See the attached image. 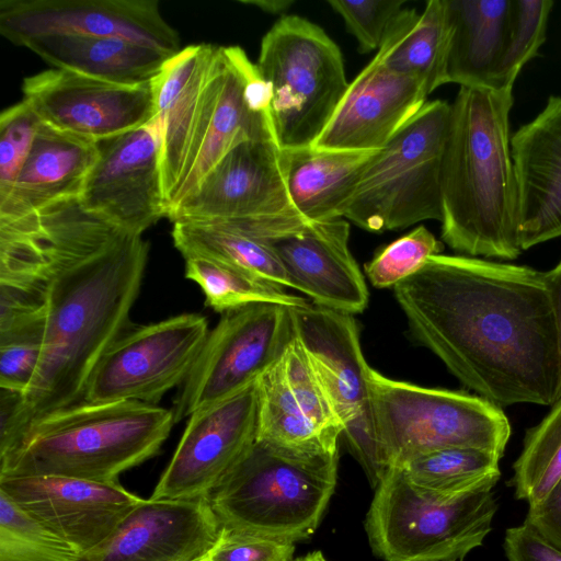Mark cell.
<instances>
[{
	"instance_id": "6da1fadb",
	"label": "cell",
	"mask_w": 561,
	"mask_h": 561,
	"mask_svg": "<svg viewBox=\"0 0 561 561\" xmlns=\"http://www.w3.org/2000/svg\"><path fill=\"white\" fill-rule=\"evenodd\" d=\"M412 335L468 389L495 405L561 397L554 313L545 272L437 254L394 286Z\"/></svg>"
},
{
	"instance_id": "7a4b0ae2",
	"label": "cell",
	"mask_w": 561,
	"mask_h": 561,
	"mask_svg": "<svg viewBox=\"0 0 561 561\" xmlns=\"http://www.w3.org/2000/svg\"><path fill=\"white\" fill-rule=\"evenodd\" d=\"M45 256L43 357L23 396L1 391L0 458L39 419L82 401L88 380L112 343L130 328L149 244L87 209L80 196L39 211Z\"/></svg>"
},
{
	"instance_id": "3957f363",
	"label": "cell",
	"mask_w": 561,
	"mask_h": 561,
	"mask_svg": "<svg viewBox=\"0 0 561 561\" xmlns=\"http://www.w3.org/2000/svg\"><path fill=\"white\" fill-rule=\"evenodd\" d=\"M513 88L460 87L450 104L442 172V239L469 256L522 253L511 149Z\"/></svg>"
},
{
	"instance_id": "277c9868",
	"label": "cell",
	"mask_w": 561,
	"mask_h": 561,
	"mask_svg": "<svg viewBox=\"0 0 561 561\" xmlns=\"http://www.w3.org/2000/svg\"><path fill=\"white\" fill-rule=\"evenodd\" d=\"M173 410L137 401L80 402L34 422L0 476H64L119 483L154 457L175 423Z\"/></svg>"
},
{
	"instance_id": "5b68a950",
	"label": "cell",
	"mask_w": 561,
	"mask_h": 561,
	"mask_svg": "<svg viewBox=\"0 0 561 561\" xmlns=\"http://www.w3.org/2000/svg\"><path fill=\"white\" fill-rule=\"evenodd\" d=\"M339 451H302L256 439L209 496L221 527L297 542L317 529L334 492Z\"/></svg>"
},
{
	"instance_id": "8992f818",
	"label": "cell",
	"mask_w": 561,
	"mask_h": 561,
	"mask_svg": "<svg viewBox=\"0 0 561 561\" xmlns=\"http://www.w3.org/2000/svg\"><path fill=\"white\" fill-rule=\"evenodd\" d=\"M364 431L388 470L446 448H473L502 458L511 425L502 408L479 396L367 375Z\"/></svg>"
},
{
	"instance_id": "52a82bcc",
	"label": "cell",
	"mask_w": 561,
	"mask_h": 561,
	"mask_svg": "<svg viewBox=\"0 0 561 561\" xmlns=\"http://www.w3.org/2000/svg\"><path fill=\"white\" fill-rule=\"evenodd\" d=\"M255 65L270 88L280 148L312 147L350 84L340 47L321 26L285 15L262 38Z\"/></svg>"
},
{
	"instance_id": "ba28073f",
	"label": "cell",
	"mask_w": 561,
	"mask_h": 561,
	"mask_svg": "<svg viewBox=\"0 0 561 561\" xmlns=\"http://www.w3.org/2000/svg\"><path fill=\"white\" fill-rule=\"evenodd\" d=\"M492 489L439 496L389 469L365 519L374 553L385 561H462L492 530L497 511Z\"/></svg>"
},
{
	"instance_id": "9c48e42d",
	"label": "cell",
	"mask_w": 561,
	"mask_h": 561,
	"mask_svg": "<svg viewBox=\"0 0 561 561\" xmlns=\"http://www.w3.org/2000/svg\"><path fill=\"white\" fill-rule=\"evenodd\" d=\"M449 117V103L426 102L369 162L344 219L370 232L440 221V172Z\"/></svg>"
},
{
	"instance_id": "30bf717a",
	"label": "cell",
	"mask_w": 561,
	"mask_h": 561,
	"mask_svg": "<svg viewBox=\"0 0 561 561\" xmlns=\"http://www.w3.org/2000/svg\"><path fill=\"white\" fill-rule=\"evenodd\" d=\"M293 337L289 307L256 302L224 312L182 383L172 409L175 421L257 381Z\"/></svg>"
},
{
	"instance_id": "8fae6325",
	"label": "cell",
	"mask_w": 561,
	"mask_h": 561,
	"mask_svg": "<svg viewBox=\"0 0 561 561\" xmlns=\"http://www.w3.org/2000/svg\"><path fill=\"white\" fill-rule=\"evenodd\" d=\"M209 329L205 317L182 313L130 327L106 350L81 402L156 404L191 373Z\"/></svg>"
},
{
	"instance_id": "7c38bea8",
	"label": "cell",
	"mask_w": 561,
	"mask_h": 561,
	"mask_svg": "<svg viewBox=\"0 0 561 561\" xmlns=\"http://www.w3.org/2000/svg\"><path fill=\"white\" fill-rule=\"evenodd\" d=\"M257 381L190 415L150 499L209 497L257 438Z\"/></svg>"
},
{
	"instance_id": "4fadbf2b",
	"label": "cell",
	"mask_w": 561,
	"mask_h": 561,
	"mask_svg": "<svg viewBox=\"0 0 561 561\" xmlns=\"http://www.w3.org/2000/svg\"><path fill=\"white\" fill-rule=\"evenodd\" d=\"M0 33L16 46L47 35L125 39L173 56L178 32L156 0H2Z\"/></svg>"
},
{
	"instance_id": "5bb4252c",
	"label": "cell",
	"mask_w": 561,
	"mask_h": 561,
	"mask_svg": "<svg viewBox=\"0 0 561 561\" xmlns=\"http://www.w3.org/2000/svg\"><path fill=\"white\" fill-rule=\"evenodd\" d=\"M96 145L99 158L80 199L90 211L141 236L168 215L161 174V119L156 116L145 126Z\"/></svg>"
},
{
	"instance_id": "9a60e30c",
	"label": "cell",
	"mask_w": 561,
	"mask_h": 561,
	"mask_svg": "<svg viewBox=\"0 0 561 561\" xmlns=\"http://www.w3.org/2000/svg\"><path fill=\"white\" fill-rule=\"evenodd\" d=\"M287 172V151L276 140L242 141L219 160L192 194L169 211L168 218L174 224L301 216L288 194Z\"/></svg>"
},
{
	"instance_id": "2e32d148",
	"label": "cell",
	"mask_w": 561,
	"mask_h": 561,
	"mask_svg": "<svg viewBox=\"0 0 561 561\" xmlns=\"http://www.w3.org/2000/svg\"><path fill=\"white\" fill-rule=\"evenodd\" d=\"M22 91L41 122L92 142L137 129L156 117L151 82L127 87L50 69L25 78Z\"/></svg>"
},
{
	"instance_id": "e0dca14e",
	"label": "cell",
	"mask_w": 561,
	"mask_h": 561,
	"mask_svg": "<svg viewBox=\"0 0 561 561\" xmlns=\"http://www.w3.org/2000/svg\"><path fill=\"white\" fill-rule=\"evenodd\" d=\"M0 492L83 556L145 501L121 483L48 474L0 476Z\"/></svg>"
},
{
	"instance_id": "ac0fdd59",
	"label": "cell",
	"mask_w": 561,
	"mask_h": 561,
	"mask_svg": "<svg viewBox=\"0 0 561 561\" xmlns=\"http://www.w3.org/2000/svg\"><path fill=\"white\" fill-rule=\"evenodd\" d=\"M257 392L256 439L302 451H339L342 422L295 336L257 379Z\"/></svg>"
},
{
	"instance_id": "d6986e66",
	"label": "cell",
	"mask_w": 561,
	"mask_h": 561,
	"mask_svg": "<svg viewBox=\"0 0 561 561\" xmlns=\"http://www.w3.org/2000/svg\"><path fill=\"white\" fill-rule=\"evenodd\" d=\"M221 533L209 497H149L81 561H192L209 552Z\"/></svg>"
},
{
	"instance_id": "ffe728a7",
	"label": "cell",
	"mask_w": 561,
	"mask_h": 561,
	"mask_svg": "<svg viewBox=\"0 0 561 561\" xmlns=\"http://www.w3.org/2000/svg\"><path fill=\"white\" fill-rule=\"evenodd\" d=\"M428 94L420 79L389 70L374 57L350 82L312 147L380 150L423 108Z\"/></svg>"
},
{
	"instance_id": "44dd1931",
	"label": "cell",
	"mask_w": 561,
	"mask_h": 561,
	"mask_svg": "<svg viewBox=\"0 0 561 561\" xmlns=\"http://www.w3.org/2000/svg\"><path fill=\"white\" fill-rule=\"evenodd\" d=\"M346 219L311 222L267 241L298 290L313 305L355 314L368 305L364 275L350 250Z\"/></svg>"
},
{
	"instance_id": "7402d4cb",
	"label": "cell",
	"mask_w": 561,
	"mask_h": 561,
	"mask_svg": "<svg viewBox=\"0 0 561 561\" xmlns=\"http://www.w3.org/2000/svg\"><path fill=\"white\" fill-rule=\"evenodd\" d=\"M294 336L304 348L342 422V435L363 428L370 366L353 314L312 302L291 308Z\"/></svg>"
},
{
	"instance_id": "603a6c76",
	"label": "cell",
	"mask_w": 561,
	"mask_h": 561,
	"mask_svg": "<svg viewBox=\"0 0 561 561\" xmlns=\"http://www.w3.org/2000/svg\"><path fill=\"white\" fill-rule=\"evenodd\" d=\"M224 50L226 69L216 107L197 157L172 195L168 214L192 194L206 174L238 144L250 139L277 141L271 117L270 88L256 65L238 46L224 47Z\"/></svg>"
},
{
	"instance_id": "cb8c5ba5",
	"label": "cell",
	"mask_w": 561,
	"mask_h": 561,
	"mask_svg": "<svg viewBox=\"0 0 561 561\" xmlns=\"http://www.w3.org/2000/svg\"><path fill=\"white\" fill-rule=\"evenodd\" d=\"M522 250L561 237V96L511 137Z\"/></svg>"
},
{
	"instance_id": "d4e9b609",
	"label": "cell",
	"mask_w": 561,
	"mask_h": 561,
	"mask_svg": "<svg viewBox=\"0 0 561 561\" xmlns=\"http://www.w3.org/2000/svg\"><path fill=\"white\" fill-rule=\"evenodd\" d=\"M98 158L96 142L41 122L12 192L0 203V220L24 217L80 196Z\"/></svg>"
},
{
	"instance_id": "484cf974",
	"label": "cell",
	"mask_w": 561,
	"mask_h": 561,
	"mask_svg": "<svg viewBox=\"0 0 561 561\" xmlns=\"http://www.w3.org/2000/svg\"><path fill=\"white\" fill-rule=\"evenodd\" d=\"M215 50L209 44L187 46L171 56L151 81L156 116L162 123L161 174L168 208L198 123Z\"/></svg>"
},
{
	"instance_id": "4316f807",
	"label": "cell",
	"mask_w": 561,
	"mask_h": 561,
	"mask_svg": "<svg viewBox=\"0 0 561 561\" xmlns=\"http://www.w3.org/2000/svg\"><path fill=\"white\" fill-rule=\"evenodd\" d=\"M23 46L55 69L127 87L151 82L171 57L138 43L84 35L39 36Z\"/></svg>"
},
{
	"instance_id": "83f0119b",
	"label": "cell",
	"mask_w": 561,
	"mask_h": 561,
	"mask_svg": "<svg viewBox=\"0 0 561 561\" xmlns=\"http://www.w3.org/2000/svg\"><path fill=\"white\" fill-rule=\"evenodd\" d=\"M378 151L314 147L287 151V187L295 209L309 222L344 218L365 169Z\"/></svg>"
},
{
	"instance_id": "f1b7e54d",
	"label": "cell",
	"mask_w": 561,
	"mask_h": 561,
	"mask_svg": "<svg viewBox=\"0 0 561 561\" xmlns=\"http://www.w3.org/2000/svg\"><path fill=\"white\" fill-rule=\"evenodd\" d=\"M451 32L446 0H430L422 12L402 9L375 58L389 70L420 79L431 94L448 83Z\"/></svg>"
},
{
	"instance_id": "f546056e",
	"label": "cell",
	"mask_w": 561,
	"mask_h": 561,
	"mask_svg": "<svg viewBox=\"0 0 561 561\" xmlns=\"http://www.w3.org/2000/svg\"><path fill=\"white\" fill-rule=\"evenodd\" d=\"M453 32L448 83L493 88L507 32L511 0H446Z\"/></svg>"
},
{
	"instance_id": "4dcf8cb0",
	"label": "cell",
	"mask_w": 561,
	"mask_h": 561,
	"mask_svg": "<svg viewBox=\"0 0 561 561\" xmlns=\"http://www.w3.org/2000/svg\"><path fill=\"white\" fill-rule=\"evenodd\" d=\"M172 238L183 257H214L265 283L295 289L282 261L265 240L208 221L174 222Z\"/></svg>"
},
{
	"instance_id": "1f68e13d",
	"label": "cell",
	"mask_w": 561,
	"mask_h": 561,
	"mask_svg": "<svg viewBox=\"0 0 561 561\" xmlns=\"http://www.w3.org/2000/svg\"><path fill=\"white\" fill-rule=\"evenodd\" d=\"M495 454L473 448H446L417 456L400 469L420 491L454 496L493 488L501 477Z\"/></svg>"
},
{
	"instance_id": "d6a6232c",
	"label": "cell",
	"mask_w": 561,
	"mask_h": 561,
	"mask_svg": "<svg viewBox=\"0 0 561 561\" xmlns=\"http://www.w3.org/2000/svg\"><path fill=\"white\" fill-rule=\"evenodd\" d=\"M185 277L195 282L205 295V304L216 312L237 309L256 302L305 307L308 299L265 283L227 262L204 256L187 255Z\"/></svg>"
},
{
	"instance_id": "836d02e7",
	"label": "cell",
	"mask_w": 561,
	"mask_h": 561,
	"mask_svg": "<svg viewBox=\"0 0 561 561\" xmlns=\"http://www.w3.org/2000/svg\"><path fill=\"white\" fill-rule=\"evenodd\" d=\"M510 485L529 506L540 503L561 478V397L546 417L528 430Z\"/></svg>"
},
{
	"instance_id": "e575fe53",
	"label": "cell",
	"mask_w": 561,
	"mask_h": 561,
	"mask_svg": "<svg viewBox=\"0 0 561 561\" xmlns=\"http://www.w3.org/2000/svg\"><path fill=\"white\" fill-rule=\"evenodd\" d=\"M82 557L0 492V561H81Z\"/></svg>"
},
{
	"instance_id": "d590c367",
	"label": "cell",
	"mask_w": 561,
	"mask_h": 561,
	"mask_svg": "<svg viewBox=\"0 0 561 561\" xmlns=\"http://www.w3.org/2000/svg\"><path fill=\"white\" fill-rule=\"evenodd\" d=\"M551 0H511L505 45L493 89L513 88L524 67L546 39Z\"/></svg>"
},
{
	"instance_id": "8d00e7d4",
	"label": "cell",
	"mask_w": 561,
	"mask_h": 561,
	"mask_svg": "<svg viewBox=\"0 0 561 561\" xmlns=\"http://www.w3.org/2000/svg\"><path fill=\"white\" fill-rule=\"evenodd\" d=\"M442 250V242L426 227L419 226L377 252L365 272L376 288H394Z\"/></svg>"
},
{
	"instance_id": "74e56055",
	"label": "cell",
	"mask_w": 561,
	"mask_h": 561,
	"mask_svg": "<svg viewBox=\"0 0 561 561\" xmlns=\"http://www.w3.org/2000/svg\"><path fill=\"white\" fill-rule=\"evenodd\" d=\"M44 320L0 331V388L23 397L43 357Z\"/></svg>"
},
{
	"instance_id": "f35d334b",
	"label": "cell",
	"mask_w": 561,
	"mask_h": 561,
	"mask_svg": "<svg viewBox=\"0 0 561 561\" xmlns=\"http://www.w3.org/2000/svg\"><path fill=\"white\" fill-rule=\"evenodd\" d=\"M41 121L31 106L21 102L0 116V203L8 199L31 151Z\"/></svg>"
},
{
	"instance_id": "ab89813d",
	"label": "cell",
	"mask_w": 561,
	"mask_h": 561,
	"mask_svg": "<svg viewBox=\"0 0 561 561\" xmlns=\"http://www.w3.org/2000/svg\"><path fill=\"white\" fill-rule=\"evenodd\" d=\"M328 4L342 18L363 54L378 50L404 0H330Z\"/></svg>"
},
{
	"instance_id": "60d3db41",
	"label": "cell",
	"mask_w": 561,
	"mask_h": 561,
	"mask_svg": "<svg viewBox=\"0 0 561 561\" xmlns=\"http://www.w3.org/2000/svg\"><path fill=\"white\" fill-rule=\"evenodd\" d=\"M295 545L222 527L210 561H294Z\"/></svg>"
},
{
	"instance_id": "b9f144b4",
	"label": "cell",
	"mask_w": 561,
	"mask_h": 561,
	"mask_svg": "<svg viewBox=\"0 0 561 561\" xmlns=\"http://www.w3.org/2000/svg\"><path fill=\"white\" fill-rule=\"evenodd\" d=\"M503 548L508 561H561V550L527 520L506 530Z\"/></svg>"
},
{
	"instance_id": "7bdbcfd3",
	"label": "cell",
	"mask_w": 561,
	"mask_h": 561,
	"mask_svg": "<svg viewBox=\"0 0 561 561\" xmlns=\"http://www.w3.org/2000/svg\"><path fill=\"white\" fill-rule=\"evenodd\" d=\"M525 520L561 550V478L540 503L529 506Z\"/></svg>"
},
{
	"instance_id": "ee69618b",
	"label": "cell",
	"mask_w": 561,
	"mask_h": 561,
	"mask_svg": "<svg viewBox=\"0 0 561 561\" xmlns=\"http://www.w3.org/2000/svg\"><path fill=\"white\" fill-rule=\"evenodd\" d=\"M545 277L554 313L558 352L561 367V261L552 270L545 272Z\"/></svg>"
},
{
	"instance_id": "f6af8a7d",
	"label": "cell",
	"mask_w": 561,
	"mask_h": 561,
	"mask_svg": "<svg viewBox=\"0 0 561 561\" xmlns=\"http://www.w3.org/2000/svg\"><path fill=\"white\" fill-rule=\"evenodd\" d=\"M240 2L254 5L263 12L271 14L284 13L295 3L293 0H242Z\"/></svg>"
},
{
	"instance_id": "bcb514c9",
	"label": "cell",
	"mask_w": 561,
	"mask_h": 561,
	"mask_svg": "<svg viewBox=\"0 0 561 561\" xmlns=\"http://www.w3.org/2000/svg\"><path fill=\"white\" fill-rule=\"evenodd\" d=\"M294 561H328V560L324 558L322 552L313 551V552L308 553L307 556L299 558L297 560H294Z\"/></svg>"
},
{
	"instance_id": "7dc6e473",
	"label": "cell",
	"mask_w": 561,
	"mask_h": 561,
	"mask_svg": "<svg viewBox=\"0 0 561 561\" xmlns=\"http://www.w3.org/2000/svg\"><path fill=\"white\" fill-rule=\"evenodd\" d=\"M216 547V546H215ZM215 547L209 551L207 552L206 554H204L203 557L198 558V559H195V560H192V561H210L211 559V554L214 552V549Z\"/></svg>"
}]
</instances>
